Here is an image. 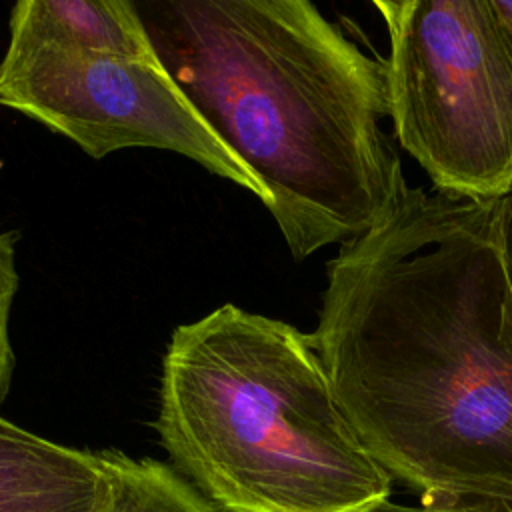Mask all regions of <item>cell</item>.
Masks as SVG:
<instances>
[{"instance_id":"obj_5","label":"cell","mask_w":512,"mask_h":512,"mask_svg":"<svg viewBox=\"0 0 512 512\" xmlns=\"http://www.w3.org/2000/svg\"><path fill=\"white\" fill-rule=\"evenodd\" d=\"M0 104L64 134L92 158L136 146L172 150L268 204L256 176L210 130L158 58L8 42Z\"/></svg>"},{"instance_id":"obj_9","label":"cell","mask_w":512,"mask_h":512,"mask_svg":"<svg viewBox=\"0 0 512 512\" xmlns=\"http://www.w3.org/2000/svg\"><path fill=\"white\" fill-rule=\"evenodd\" d=\"M18 288L14 234H0V404L6 398L14 372V352L10 344V310Z\"/></svg>"},{"instance_id":"obj_8","label":"cell","mask_w":512,"mask_h":512,"mask_svg":"<svg viewBox=\"0 0 512 512\" xmlns=\"http://www.w3.org/2000/svg\"><path fill=\"white\" fill-rule=\"evenodd\" d=\"M108 500L102 512H214L172 468L158 460H134L104 450Z\"/></svg>"},{"instance_id":"obj_1","label":"cell","mask_w":512,"mask_h":512,"mask_svg":"<svg viewBox=\"0 0 512 512\" xmlns=\"http://www.w3.org/2000/svg\"><path fill=\"white\" fill-rule=\"evenodd\" d=\"M496 208L408 188L326 264L310 342L360 444L420 500L512 504V288Z\"/></svg>"},{"instance_id":"obj_11","label":"cell","mask_w":512,"mask_h":512,"mask_svg":"<svg viewBox=\"0 0 512 512\" xmlns=\"http://www.w3.org/2000/svg\"><path fill=\"white\" fill-rule=\"evenodd\" d=\"M496 222H498V242H500L502 264L506 270L508 284L512 288V186L502 198H498Z\"/></svg>"},{"instance_id":"obj_4","label":"cell","mask_w":512,"mask_h":512,"mask_svg":"<svg viewBox=\"0 0 512 512\" xmlns=\"http://www.w3.org/2000/svg\"><path fill=\"white\" fill-rule=\"evenodd\" d=\"M390 118L434 188L498 200L512 186V32L494 0H376Z\"/></svg>"},{"instance_id":"obj_7","label":"cell","mask_w":512,"mask_h":512,"mask_svg":"<svg viewBox=\"0 0 512 512\" xmlns=\"http://www.w3.org/2000/svg\"><path fill=\"white\" fill-rule=\"evenodd\" d=\"M8 30V42L62 44L122 58H156L134 2L128 0H22L10 14Z\"/></svg>"},{"instance_id":"obj_12","label":"cell","mask_w":512,"mask_h":512,"mask_svg":"<svg viewBox=\"0 0 512 512\" xmlns=\"http://www.w3.org/2000/svg\"><path fill=\"white\" fill-rule=\"evenodd\" d=\"M494 6L512 32V0H494Z\"/></svg>"},{"instance_id":"obj_3","label":"cell","mask_w":512,"mask_h":512,"mask_svg":"<svg viewBox=\"0 0 512 512\" xmlns=\"http://www.w3.org/2000/svg\"><path fill=\"white\" fill-rule=\"evenodd\" d=\"M156 430L224 512H376L392 476L366 452L298 328L224 304L178 326Z\"/></svg>"},{"instance_id":"obj_2","label":"cell","mask_w":512,"mask_h":512,"mask_svg":"<svg viewBox=\"0 0 512 512\" xmlns=\"http://www.w3.org/2000/svg\"><path fill=\"white\" fill-rule=\"evenodd\" d=\"M152 50L256 176L292 256L386 222L408 184L382 120L386 60L308 0L134 2Z\"/></svg>"},{"instance_id":"obj_10","label":"cell","mask_w":512,"mask_h":512,"mask_svg":"<svg viewBox=\"0 0 512 512\" xmlns=\"http://www.w3.org/2000/svg\"><path fill=\"white\" fill-rule=\"evenodd\" d=\"M376 512H512V504L498 500H420L418 504H384Z\"/></svg>"},{"instance_id":"obj_6","label":"cell","mask_w":512,"mask_h":512,"mask_svg":"<svg viewBox=\"0 0 512 512\" xmlns=\"http://www.w3.org/2000/svg\"><path fill=\"white\" fill-rule=\"evenodd\" d=\"M102 452L60 446L0 416V512H102Z\"/></svg>"}]
</instances>
